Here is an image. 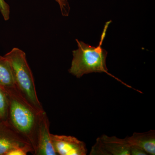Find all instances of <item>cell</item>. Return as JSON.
I'll list each match as a JSON object with an SVG mask.
<instances>
[{
    "label": "cell",
    "mask_w": 155,
    "mask_h": 155,
    "mask_svg": "<svg viewBox=\"0 0 155 155\" xmlns=\"http://www.w3.org/2000/svg\"><path fill=\"white\" fill-rule=\"evenodd\" d=\"M129 146L135 147L143 150L147 155L155 154V131L150 130L144 133H134L125 137Z\"/></svg>",
    "instance_id": "ba28073f"
},
{
    "label": "cell",
    "mask_w": 155,
    "mask_h": 155,
    "mask_svg": "<svg viewBox=\"0 0 155 155\" xmlns=\"http://www.w3.org/2000/svg\"><path fill=\"white\" fill-rule=\"evenodd\" d=\"M0 87L5 91L16 88L12 67L5 56H0Z\"/></svg>",
    "instance_id": "9c48e42d"
},
{
    "label": "cell",
    "mask_w": 155,
    "mask_h": 155,
    "mask_svg": "<svg viewBox=\"0 0 155 155\" xmlns=\"http://www.w3.org/2000/svg\"><path fill=\"white\" fill-rule=\"evenodd\" d=\"M130 150L125 138L104 134L97 139L90 155H130Z\"/></svg>",
    "instance_id": "5b68a950"
},
{
    "label": "cell",
    "mask_w": 155,
    "mask_h": 155,
    "mask_svg": "<svg viewBox=\"0 0 155 155\" xmlns=\"http://www.w3.org/2000/svg\"><path fill=\"white\" fill-rule=\"evenodd\" d=\"M6 92L9 99L7 122L31 145L34 154L37 147L41 116L44 111L39 112L34 108L16 88Z\"/></svg>",
    "instance_id": "6da1fadb"
},
{
    "label": "cell",
    "mask_w": 155,
    "mask_h": 155,
    "mask_svg": "<svg viewBox=\"0 0 155 155\" xmlns=\"http://www.w3.org/2000/svg\"><path fill=\"white\" fill-rule=\"evenodd\" d=\"M11 64L15 86L19 94L39 112L44 111L37 94L33 74L26 54L18 48H13L5 55Z\"/></svg>",
    "instance_id": "3957f363"
},
{
    "label": "cell",
    "mask_w": 155,
    "mask_h": 155,
    "mask_svg": "<svg viewBox=\"0 0 155 155\" xmlns=\"http://www.w3.org/2000/svg\"><path fill=\"white\" fill-rule=\"evenodd\" d=\"M130 155H147L144 151L135 147H130Z\"/></svg>",
    "instance_id": "4fadbf2b"
},
{
    "label": "cell",
    "mask_w": 155,
    "mask_h": 155,
    "mask_svg": "<svg viewBox=\"0 0 155 155\" xmlns=\"http://www.w3.org/2000/svg\"><path fill=\"white\" fill-rule=\"evenodd\" d=\"M111 22V21L106 22L101 36L99 44L97 47L92 46L76 39L78 48L72 51L73 58L69 72L77 78H80L85 74L93 72H104L127 87L132 88L131 86L127 85L108 72L106 65V59L108 52L106 50L103 48L102 45L108 26Z\"/></svg>",
    "instance_id": "7a4b0ae2"
},
{
    "label": "cell",
    "mask_w": 155,
    "mask_h": 155,
    "mask_svg": "<svg viewBox=\"0 0 155 155\" xmlns=\"http://www.w3.org/2000/svg\"><path fill=\"white\" fill-rule=\"evenodd\" d=\"M61 2L63 5V9L61 11L62 15L64 16H68L70 11V7L68 0H61Z\"/></svg>",
    "instance_id": "7c38bea8"
},
{
    "label": "cell",
    "mask_w": 155,
    "mask_h": 155,
    "mask_svg": "<svg viewBox=\"0 0 155 155\" xmlns=\"http://www.w3.org/2000/svg\"><path fill=\"white\" fill-rule=\"evenodd\" d=\"M8 107V94L0 87V120L7 121Z\"/></svg>",
    "instance_id": "30bf717a"
},
{
    "label": "cell",
    "mask_w": 155,
    "mask_h": 155,
    "mask_svg": "<svg viewBox=\"0 0 155 155\" xmlns=\"http://www.w3.org/2000/svg\"><path fill=\"white\" fill-rule=\"evenodd\" d=\"M0 12L5 21L10 18V8L5 0H0Z\"/></svg>",
    "instance_id": "8fae6325"
},
{
    "label": "cell",
    "mask_w": 155,
    "mask_h": 155,
    "mask_svg": "<svg viewBox=\"0 0 155 155\" xmlns=\"http://www.w3.org/2000/svg\"><path fill=\"white\" fill-rule=\"evenodd\" d=\"M35 155H57L54 150L50 132V123L46 113H42L40 121Z\"/></svg>",
    "instance_id": "52a82bcc"
},
{
    "label": "cell",
    "mask_w": 155,
    "mask_h": 155,
    "mask_svg": "<svg viewBox=\"0 0 155 155\" xmlns=\"http://www.w3.org/2000/svg\"><path fill=\"white\" fill-rule=\"evenodd\" d=\"M55 1L59 4L60 8H61V11H62V9H63V5H62V2H61V0H55Z\"/></svg>",
    "instance_id": "5bb4252c"
},
{
    "label": "cell",
    "mask_w": 155,
    "mask_h": 155,
    "mask_svg": "<svg viewBox=\"0 0 155 155\" xmlns=\"http://www.w3.org/2000/svg\"><path fill=\"white\" fill-rule=\"evenodd\" d=\"M19 148L28 149L34 153L31 145L17 133L7 121L0 120V155H10Z\"/></svg>",
    "instance_id": "277c9868"
},
{
    "label": "cell",
    "mask_w": 155,
    "mask_h": 155,
    "mask_svg": "<svg viewBox=\"0 0 155 155\" xmlns=\"http://www.w3.org/2000/svg\"><path fill=\"white\" fill-rule=\"evenodd\" d=\"M51 138L57 155H85L87 153L85 143L74 137L51 134Z\"/></svg>",
    "instance_id": "8992f818"
}]
</instances>
